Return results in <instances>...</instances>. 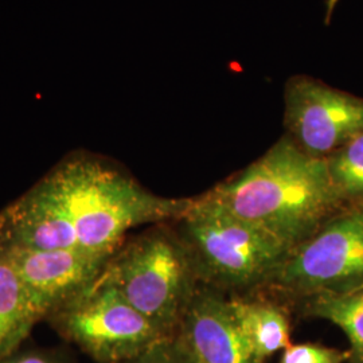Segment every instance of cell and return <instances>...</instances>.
I'll return each instance as SVG.
<instances>
[{
    "label": "cell",
    "instance_id": "16",
    "mask_svg": "<svg viewBox=\"0 0 363 363\" xmlns=\"http://www.w3.org/2000/svg\"><path fill=\"white\" fill-rule=\"evenodd\" d=\"M0 363H72L62 352L45 349L16 350Z\"/></svg>",
    "mask_w": 363,
    "mask_h": 363
},
{
    "label": "cell",
    "instance_id": "7",
    "mask_svg": "<svg viewBox=\"0 0 363 363\" xmlns=\"http://www.w3.org/2000/svg\"><path fill=\"white\" fill-rule=\"evenodd\" d=\"M284 104L286 136L308 155L327 157L363 133V99L316 78H289Z\"/></svg>",
    "mask_w": 363,
    "mask_h": 363
},
{
    "label": "cell",
    "instance_id": "15",
    "mask_svg": "<svg viewBox=\"0 0 363 363\" xmlns=\"http://www.w3.org/2000/svg\"><path fill=\"white\" fill-rule=\"evenodd\" d=\"M125 363H196L177 337H167L156 342L148 350Z\"/></svg>",
    "mask_w": 363,
    "mask_h": 363
},
{
    "label": "cell",
    "instance_id": "12",
    "mask_svg": "<svg viewBox=\"0 0 363 363\" xmlns=\"http://www.w3.org/2000/svg\"><path fill=\"white\" fill-rule=\"evenodd\" d=\"M306 300L307 312L337 325L349 337L352 350L363 358V288Z\"/></svg>",
    "mask_w": 363,
    "mask_h": 363
},
{
    "label": "cell",
    "instance_id": "19",
    "mask_svg": "<svg viewBox=\"0 0 363 363\" xmlns=\"http://www.w3.org/2000/svg\"><path fill=\"white\" fill-rule=\"evenodd\" d=\"M361 210H362V213H363V208H361Z\"/></svg>",
    "mask_w": 363,
    "mask_h": 363
},
{
    "label": "cell",
    "instance_id": "2",
    "mask_svg": "<svg viewBox=\"0 0 363 363\" xmlns=\"http://www.w3.org/2000/svg\"><path fill=\"white\" fill-rule=\"evenodd\" d=\"M206 194L289 249L311 238L343 203L325 157L308 155L286 135Z\"/></svg>",
    "mask_w": 363,
    "mask_h": 363
},
{
    "label": "cell",
    "instance_id": "13",
    "mask_svg": "<svg viewBox=\"0 0 363 363\" xmlns=\"http://www.w3.org/2000/svg\"><path fill=\"white\" fill-rule=\"evenodd\" d=\"M325 162L340 199H363V133L327 156Z\"/></svg>",
    "mask_w": 363,
    "mask_h": 363
},
{
    "label": "cell",
    "instance_id": "10",
    "mask_svg": "<svg viewBox=\"0 0 363 363\" xmlns=\"http://www.w3.org/2000/svg\"><path fill=\"white\" fill-rule=\"evenodd\" d=\"M229 311L249 349L259 363L291 345L286 312L271 301L228 298Z\"/></svg>",
    "mask_w": 363,
    "mask_h": 363
},
{
    "label": "cell",
    "instance_id": "18",
    "mask_svg": "<svg viewBox=\"0 0 363 363\" xmlns=\"http://www.w3.org/2000/svg\"><path fill=\"white\" fill-rule=\"evenodd\" d=\"M0 253H1V249H0Z\"/></svg>",
    "mask_w": 363,
    "mask_h": 363
},
{
    "label": "cell",
    "instance_id": "11",
    "mask_svg": "<svg viewBox=\"0 0 363 363\" xmlns=\"http://www.w3.org/2000/svg\"><path fill=\"white\" fill-rule=\"evenodd\" d=\"M40 320L13 265L0 253V361L19 350Z\"/></svg>",
    "mask_w": 363,
    "mask_h": 363
},
{
    "label": "cell",
    "instance_id": "17",
    "mask_svg": "<svg viewBox=\"0 0 363 363\" xmlns=\"http://www.w3.org/2000/svg\"><path fill=\"white\" fill-rule=\"evenodd\" d=\"M337 3H339V0H327L325 1V23H328L331 21V16L337 9Z\"/></svg>",
    "mask_w": 363,
    "mask_h": 363
},
{
    "label": "cell",
    "instance_id": "8",
    "mask_svg": "<svg viewBox=\"0 0 363 363\" xmlns=\"http://www.w3.org/2000/svg\"><path fill=\"white\" fill-rule=\"evenodd\" d=\"M42 320L86 292L112 259L78 249H1Z\"/></svg>",
    "mask_w": 363,
    "mask_h": 363
},
{
    "label": "cell",
    "instance_id": "6",
    "mask_svg": "<svg viewBox=\"0 0 363 363\" xmlns=\"http://www.w3.org/2000/svg\"><path fill=\"white\" fill-rule=\"evenodd\" d=\"M264 286L301 298L363 288V213L334 217L294 247Z\"/></svg>",
    "mask_w": 363,
    "mask_h": 363
},
{
    "label": "cell",
    "instance_id": "14",
    "mask_svg": "<svg viewBox=\"0 0 363 363\" xmlns=\"http://www.w3.org/2000/svg\"><path fill=\"white\" fill-rule=\"evenodd\" d=\"M347 354L313 343L289 345L280 363H343Z\"/></svg>",
    "mask_w": 363,
    "mask_h": 363
},
{
    "label": "cell",
    "instance_id": "1",
    "mask_svg": "<svg viewBox=\"0 0 363 363\" xmlns=\"http://www.w3.org/2000/svg\"><path fill=\"white\" fill-rule=\"evenodd\" d=\"M191 203L193 198L154 194L108 159L77 151L0 210V247L112 257L130 229L177 222Z\"/></svg>",
    "mask_w": 363,
    "mask_h": 363
},
{
    "label": "cell",
    "instance_id": "3",
    "mask_svg": "<svg viewBox=\"0 0 363 363\" xmlns=\"http://www.w3.org/2000/svg\"><path fill=\"white\" fill-rule=\"evenodd\" d=\"M101 277L166 337H172L189 310L201 279L194 259L169 223L124 242Z\"/></svg>",
    "mask_w": 363,
    "mask_h": 363
},
{
    "label": "cell",
    "instance_id": "5",
    "mask_svg": "<svg viewBox=\"0 0 363 363\" xmlns=\"http://www.w3.org/2000/svg\"><path fill=\"white\" fill-rule=\"evenodd\" d=\"M46 320L97 363L128 362L167 337L101 276Z\"/></svg>",
    "mask_w": 363,
    "mask_h": 363
},
{
    "label": "cell",
    "instance_id": "9",
    "mask_svg": "<svg viewBox=\"0 0 363 363\" xmlns=\"http://www.w3.org/2000/svg\"><path fill=\"white\" fill-rule=\"evenodd\" d=\"M174 337L196 363H259L234 322L228 298L211 286L198 288Z\"/></svg>",
    "mask_w": 363,
    "mask_h": 363
},
{
    "label": "cell",
    "instance_id": "4",
    "mask_svg": "<svg viewBox=\"0 0 363 363\" xmlns=\"http://www.w3.org/2000/svg\"><path fill=\"white\" fill-rule=\"evenodd\" d=\"M175 223L201 283L216 289L264 286L292 250L208 194L193 198L190 208Z\"/></svg>",
    "mask_w": 363,
    "mask_h": 363
}]
</instances>
